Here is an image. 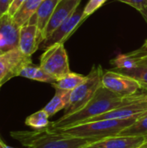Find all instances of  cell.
<instances>
[{"label":"cell","mask_w":147,"mask_h":148,"mask_svg":"<svg viewBox=\"0 0 147 148\" xmlns=\"http://www.w3.org/2000/svg\"><path fill=\"white\" fill-rule=\"evenodd\" d=\"M25 0H12L10 7H9V10L7 11V13L10 15V16H13L16 11L17 10L20 8V6L23 4V3L24 2Z\"/></svg>","instance_id":"obj_24"},{"label":"cell","mask_w":147,"mask_h":148,"mask_svg":"<svg viewBox=\"0 0 147 148\" xmlns=\"http://www.w3.org/2000/svg\"><path fill=\"white\" fill-rule=\"evenodd\" d=\"M49 114L43 109L39 110L29 116H28L25 120V125L33 128L34 130H41L49 127Z\"/></svg>","instance_id":"obj_19"},{"label":"cell","mask_w":147,"mask_h":148,"mask_svg":"<svg viewBox=\"0 0 147 148\" xmlns=\"http://www.w3.org/2000/svg\"><path fill=\"white\" fill-rule=\"evenodd\" d=\"M110 63L114 66V69H132L138 67V60L130 53L118 55L111 60Z\"/></svg>","instance_id":"obj_21"},{"label":"cell","mask_w":147,"mask_h":148,"mask_svg":"<svg viewBox=\"0 0 147 148\" xmlns=\"http://www.w3.org/2000/svg\"><path fill=\"white\" fill-rule=\"evenodd\" d=\"M87 79V75H83L77 73L70 72L68 75H64L61 79L55 81L51 85L55 88L72 91L76 87H78L81 83H82Z\"/></svg>","instance_id":"obj_17"},{"label":"cell","mask_w":147,"mask_h":148,"mask_svg":"<svg viewBox=\"0 0 147 148\" xmlns=\"http://www.w3.org/2000/svg\"><path fill=\"white\" fill-rule=\"evenodd\" d=\"M81 0H60L43 32V40L48 38L78 8Z\"/></svg>","instance_id":"obj_10"},{"label":"cell","mask_w":147,"mask_h":148,"mask_svg":"<svg viewBox=\"0 0 147 148\" xmlns=\"http://www.w3.org/2000/svg\"><path fill=\"white\" fill-rule=\"evenodd\" d=\"M103 70L101 65L94 66L87 79L71 91L69 101L64 109L63 116L70 115L86 106L101 86Z\"/></svg>","instance_id":"obj_4"},{"label":"cell","mask_w":147,"mask_h":148,"mask_svg":"<svg viewBox=\"0 0 147 148\" xmlns=\"http://www.w3.org/2000/svg\"><path fill=\"white\" fill-rule=\"evenodd\" d=\"M138 60V64H147V56L136 58Z\"/></svg>","instance_id":"obj_27"},{"label":"cell","mask_w":147,"mask_h":148,"mask_svg":"<svg viewBox=\"0 0 147 148\" xmlns=\"http://www.w3.org/2000/svg\"><path fill=\"white\" fill-rule=\"evenodd\" d=\"M3 143H4V142H3V140H1V141H0V148H3Z\"/></svg>","instance_id":"obj_32"},{"label":"cell","mask_w":147,"mask_h":148,"mask_svg":"<svg viewBox=\"0 0 147 148\" xmlns=\"http://www.w3.org/2000/svg\"><path fill=\"white\" fill-rule=\"evenodd\" d=\"M85 148H86V147H85Z\"/></svg>","instance_id":"obj_37"},{"label":"cell","mask_w":147,"mask_h":148,"mask_svg":"<svg viewBox=\"0 0 147 148\" xmlns=\"http://www.w3.org/2000/svg\"><path fill=\"white\" fill-rule=\"evenodd\" d=\"M43 0H25L17 11L12 16L14 22L21 28L28 24L31 17L36 14L37 9Z\"/></svg>","instance_id":"obj_14"},{"label":"cell","mask_w":147,"mask_h":148,"mask_svg":"<svg viewBox=\"0 0 147 148\" xmlns=\"http://www.w3.org/2000/svg\"><path fill=\"white\" fill-rule=\"evenodd\" d=\"M139 148H147V139L146 140V141L144 142V144H143Z\"/></svg>","instance_id":"obj_28"},{"label":"cell","mask_w":147,"mask_h":148,"mask_svg":"<svg viewBox=\"0 0 147 148\" xmlns=\"http://www.w3.org/2000/svg\"><path fill=\"white\" fill-rule=\"evenodd\" d=\"M55 81L70 73L68 57L63 43L54 44L45 49L39 65Z\"/></svg>","instance_id":"obj_5"},{"label":"cell","mask_w":147,"mask_h":148,"mask_svg":"<svg viewBox=\"0 0 147 148\" xmlns=\"http://www.w3.org/2000/svg\"><path fill=\"white\" fill-rule=\"evenodd\" d=\"M32 63L30 56L24 55L19 49L5 52L0 56V87L13 77L19 76L21 69Z\"/></svg>","instance_id":"obj_6"},{"label":"cell","mask_w":147,"mask_h":148,"mask_svg":"<svg viewBox=\"0 0 147 148\" xmlns=\"http://www.w3.org/2000/svg\"><path fill=\"white\" fill-rule=\"evenodd\" d=\"M123 75L135 79L140 84L141 89L147 91V64H139L132 69H114Z\"/></svg>","instance_id":"obj_20"},{"label":"cell","mask_w":147,"mask_h":148,"mask_svg":"<svg viewBox=\"0 0 147 148\" xmlns=\"http://www.w3.org/2000/svg\"><path fill=\"white\" fill-rule=\"evenodd\" d=\"M141 114H142L128 119L102 120L93 122H86L72 127L55 130L71 136L89 138L99 140L104 138L118 135L122 130L131 126Z\"/></svg>","instance_id":"obj_3"},{"label":"cell","mask_w":147,"mask_h":148,"mask_svg":"<svg viewBox=\"0 0 147 148\" xmlns=\"http://www.w3.org/2000/svg\"><path fill=\"white\" fill-rule=\"evenodd\" d=\"M19 76L37 81V82H47V83H54L55 80L51 77L48 73H46L40 66H36L32 63L28 64L24 66L20 73Z\"/></svg>","instance_id":"obj_16"},{"label":"cell","mask_w":147,"mask_h":148,"mask_svg":"<svg viewBox=\"0 0 147 148\" xmlns=\"http://www.w3.org/2000/svg\"><path fill=\"white\" fill-rule=\"evenodd\" d=\"M101 85L121 96L136 95L138 94V91L141 89L139 82L116 70H107L104 72Z\"/></svg>","instance_id":"obj_7"},{"label":"cell","mask_w":147,"mask_h":148,"mask_svg":"<svg viewBox=\"0 0 147 148\" xmlns=\"http://www.w3.org/2000/svg\"><path fill=\"white\" fill-rule=\"evenodd\" d=\"M146 140L140 136L116 135L96 140L86 148H139Z\"/></svg>","instance_id":"obj_12"},{"label":"cell","mask_w":147,"mask_h":148,"mask_svg":"<svg viewBox=\"0 0 147 148\" xmlns=\"http://www.w3.org/2000/svg\"><path fill=\"white\" fill-rule=\"evenodd\" d=\"M0 56H1V54H0Z\"/></svg>","instance_id":"obj_35"},{"label":"cell","mask_w":147,"mask_h":148,"mask_svg":"<svg viewBox=\"0 0 147 148\" xmlns=\"http://www.w3.org/2000/svg\"><path fill=\"white\" fill-rule=\"evenodd\" d=\"M133 56H134L135 58H139V57H144L147 56V40H146L145 43L143 44V46L135 51H133L130 53Z\"/></svg>","instance_id":"obj_25"},{"label":"cell","mask_w":147,"mask_h":148,"mask_svg":"<svg viewBox=\"0 0 147 148\" xmlns=\"http://www.w3.org/2000/svg\"><path fill=\"white\" fill-rule=\"evenodd\" d=\"M118 135L140 136L147 139V112L142 114L131 126L122 130Z\"/></svg>","instance_id":"obj_18"},{"label":"cell","mask_w":147,"mask_h":148,"mask_svg":"<svg viewBox=\"0 0 147 148\" xmlns=\"http://www.w3.org/2000/svg\"><path fill=\"white\" fill-rule=\"evenodd\" d=\"M107 0H89L84 8V14L86 16L93 14L96 10H98Z\"/></svg>","instance_id":"obj_22"},{"label":"cell","mask_w":147,"mask_h":148,"mask_svg":"<svg viewBox=\"0 0 147 148\" xmlns=\"http://www.w3.org/2000/svg\"><path fill=\"white\" fill-rule=\"evenodd\" d=\"M118 1L133 6L141 13H143L147 9V0H118Z\"/></svg>","instance_id":"obj_23"},{"label":"cell","mask_w":147,"mask_h":148,"mask_svg":"<svg viewBox=\"0 0 147 148\" xmlns=\"http://www.w3.org/2000/svg\"><path fill=\"white\" fill-rule=\"evenodd\" d=\"M20 27L8 13L0 17V54L18 49Z\"/></svg>","instance_id":"obj_9"},{"label":"cell","mask_w":147,"mask_h":148,"mask_svg":"<svg viewBox=\"0 0 147 148\" xmlns=\"http://www.w3.org/2000/svg\"><path fill=\"white\" fill-rule=\"evenodd\" d=\"M11 2H12V0H11Z\"/></svg>","instance_id":"obj_34"},{"label":"cell","mask_w":147,"mask_h":148,"mask_svg":"<svg viewBox=\"0 0 147 148\" xmlns=\"http://www.w3.org/2000/svg\"><path fill=\"white\" fill-rule=\"evenodd\" d=\"M142 15L146 17V19L147 20V9L145 10V11H144V12H143V13H142Z\"/></svg>","instance_id":"obj_30"},{"label":"cell","mask_w":147,"mask_h":148,"mask_svg":"<svg viewBox=\"0 0 147 148\" xmlns=\"http://www.w3.org/2000/svg\"><path fill=\"white\" fill-rule=\"evenodd\" d=\"M10 136L28 148H85L96 140L71 136L46 127L33 131H12Z\"/></svg>","instance_id":"obj_2"},{"label":"cell","mask_w":147,"mask_h":148,"mask_svg":"<svg viewBox=\"0 0 147 148\" xmlns=\"http://www.w3.org/2000/svg\"><path fill=\"white\" fill-rule=\"evenodd\" d=\"M59 1L60 0H43L37 9L36 14L29 20V23L36 24L43 35L44 29L49 23V19Z\"/></svg>","instance_id":"obj_13"},{"label":"cell","mask_w":147,"mask_h":148,"mask_svg":"<svg viewBox=\"0 0 147 148\" xmlns=\"http://www.w3.org/2000/svg\"><path fill=\"white\" fill-rule=\"evenodd\" d=\"M1 140H1V138H0V141H1Z\"/></svg>","instance_id":"obj_33"},{"label":"cell","mask_w":147,"mask_h":148,"mask_svg":"<svg viewBox=\"0 0 147 148\" xmlns=\"http://www.w3.org/2000/svg\"><path fill=\"white\" fill-rule=\"evenodd\" d=\"M143 99H144V101L147 103V94H146V93L143 94Z\"/></svg>","instance_id":"obj_29"},{"label":"cell","mask_w":147,"mask_h":148,"mask_svg":"<svg viewBox=\"0 0 147 148\" xmlns=\"http://www.w3.org/2000/svg\"><path fill=\"white\" fill-rule=\"evenodd\" d=\"M140 95L141 94L138 93L131 96H121L101 85L94 97L81 109L70 115H62L58 120L50 122L48 127L52 130L72 127L116 108L132 103L137 101Z\"/></svg>","instance_id":"obj_1"},{"label":"cell","mask_w":147,"mask_h":148,"mask_svg":"<svg viewBox=\"0 0 147 148\" xmlns=\"http://www.w3.org/2000/svg\"><path fill=\"white\" fill-rule=\"evenodd\" d=\"M10 3L11 0H0V17L7 13Z\"/></svg>","instance_id":"obj_26"},{"label":"cell","mask_w":147,"mask_h":148,"mask_svg":"<svg viewBox=\"0 0 147 148\" xmlns=\"http://www.w3.org/2000/svg\"><path fill=\"white\" fill-rule=\"evenodd\" d=\"M70 94L71 91L55 88V94L54 97L42 109L47 112L49 117L55 115L59 111L65 109V108L67 107L69 101Z\"/></svg>","instance_id":"obj_15"},{"label":"cell","mask_w":147,"mask_h":148,"mask_svg":"<svg viewBox=\"0 0 147 148\" xmlns=\"http://www.w3.org/2000/svg\"><path fill=\"white\" fill-rule=\"evenodd\" d=\"M0 88H1V87H0Z\"/></svg>","instance_id":"obj_36"},{"label":"cell","mask_w":147,"mask_h":148,"mask_svg":"<svg viewBox=\"0 0 147 148\" xmlns=\"http://www.w3.org/2000/svg\"><path fill=\"white\" fill-rule=\"evenodd\" d=\"M3 148H15V147H9V146H7L5 143H3Z\"/></svg>","instance_id":"obj_31"},{"label":"cell","mask_w":147,"mask_h":148,"mask_svg":"<svg viewBox=\"0 0 147 148\" xmlns=\"http://www.w3.org/2000/svg\"><path fill=\"white\" fill-rule=\"evenodd\" d=\"M42 41V33L36 24L28 23L20 28L18 49L24 55L31 56L38 49Z\"/></svg>","instance_id":"obj_11"},{"label":"cell","mask_w":147,"mask_h":148,"mask_svg":"<svg viewBox=\"0 0 147 148\" xmlns=\"http://www.w3.org/2000/svg\"><path fill=\"white\" fill-rule=\"evenodd\" d=\"M86 17L87 16L84 14V9L77 8L76 10L66 21H64L48 38L42 41L41 43V48L46 49L54 44L63 43L67 37L70 36V34Z\"/></svg>","instance_id":"obj_8"}]
</instances>
